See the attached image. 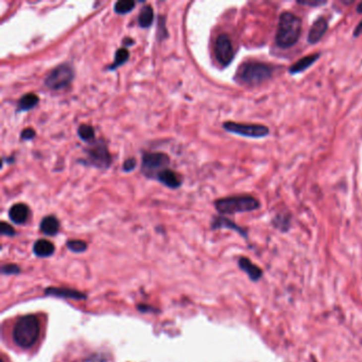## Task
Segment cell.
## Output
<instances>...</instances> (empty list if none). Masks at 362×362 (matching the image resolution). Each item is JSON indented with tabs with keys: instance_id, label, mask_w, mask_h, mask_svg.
<instances>
[{
	"instance_id": "11",
	"label": "cell",
	"mask_w": 362,
	"mask_h": 362,
	"mask_svg": "<svg viewBox=\"0 0 362 362\" xmlns=\"http://www.w3.org/2000/svg\"><path fill=\"white\" fill-rule=\"evenodd\" d=\"M321 56L322 55L320 54V52H315V54H311V55H308V56L301 58L296 63H293L289 67L288 72L291 75H296V74L306 71L307 69L310 68L312 65H314L316 62L319 61Z\"/></svg>"
},
{
	"instance_id": "19",
	"label": "cell",
	"mask_w": 362,
	"mask_h": 362,
	"mask_svg": "<svg viewBox=\"0 0 362 362\" xmlns=\"http://www.w3.org/2000/svg\"><path fill=\"white\" fill-rule=\"evenodd\" d=\"M272 224L278 231L288 232L291 228V215L285 212L277 213L272 219Z\"/></svg>"
},
{
	"instance_id": "6",
	"label": "cell",
	"mask_w": 362,
	"mask_h": 362,
	"mask_svg": "<svg viewBox=\"0 0 362 362\" xmlns=\"http://www.w3.org/2000/svg\"><path fill=\"white\" fill-rule=\"evenodd\" d=\"M169 156L165 153H145L142 155L141 171L148 178H154L158 173L167 169L166 167L169 165Z\"/></svg>"
},
{
	"instance_id": "23",
	"label": "cell",
	"mask_w": 362,
	"mask_h": 362,
	"mask_svg": "<svg viewBox=\"0 0 362 362\" xmlns=\"http://www.w3.org/2000/svg\"><path fill=\"white\" fill-rule=\"evenodd\" d=\"M79 137L86 142H92L95 139V130L93 126L87 124H82L78 129Z\"/></svg>"
},
{
	"instance_id": "30",
	"label": "cell",
	"mask_w": 362,
	"mask_h": 362,
	"mask_svg": "<svg viewBox=\"0 0 362 362\" xmlns=\"http://www.w3.org/2000/svg\"><path fill=\"white\" fill-rule=\"evenodd\" d=\"M135 166H136V162H135V160H133V158H130V160H126L123 164V170L124 171H132Z\"/></svg>"
},
{
	"instance_id": "2",
	"label": "cell",
	"mask_w": 362,
	"mask_h": 362,
	"mask_svg": "<svg viewBox=\"0 0 362 362\" xmlns=\"http://www.w3.org/2000/svg\"><path fill=\"white\" fill-rule=\"evenodd\" d=\"M303 31V21L297 14L284 11L278 17L275 44L281 49H290L300 41Z\"/></svg>"
},
{
	"instance_id": "18",
	"label": "cell",
	"mask_w": 362,
	"mask_h": 362,
	"mask_svg": "<svg viewBox=\"0 0 362 362\" xmlns=\"http://www.w3.org/2000/svg\"><path fill=\"white\" fill-rule=\"evenodd\" d=\"M60 223L55 216H47L41 221L40 229L47 236H55L59 232Z\"/></svg>"
},
{
	"instance_id": "20",
	"label": "cell",
	"mask_w": 362,
	"mask_h": 362,
	"mask_svg": "<svg viewBox=\"0 0 362 362\" xmlns=\"http://www.w3.org/2000/svg\"><path fill=\"white\" fill-rule=\"evenodd\" d=\"M153 16H154V12L152 6L147 4L145 6H142V9L140 10V13L138 15V24L141 28H148L151 25H152L153 21Z\"/></svg>"
},
{
	"instance_id": "27",
	"label": "cell",
	"mask_w": 362,
	"mask_h": 362,
	"mask_svg": "<svg viewBox=\"0 0 362 362\" xmlns=\"http://www.w3.org/2000/svg\"><path fill=\"white\" fill-rule=\"evenodd\" d=\"M0 231H1V234L4 236H14L15 235L14 229L11 225H9L5 222H1V225H0Z\"/></svg>"
},
{
	"instance_id": "9",
	"label": "cell",
	"mask_w": 362,
	"mask_h": 362,
	"mask_svg": "<svg viewBox=\"0 0 362 362\" xmlns=\"http://www.w3.org/2000/svg\"><path fill=\"white\" fill-rule=\"evenodd\" d=\"M214 50L217 61L222 67H228L232 64L235 57V51H234L231 37L228 34L223 33L217 37Z\"/></svg>"
},
{
	"instance_id": "3",
	"label": "cell",
	"mask_w": 362,
	"mask_h": 362,
	"mask_svg": "<svg viewBox=\"0 0 362 362\" xmlns=\"http://www.w3.org/2000/svg\"><path fill=\"white\" fill-rule=\"evenodd\" d=\"M40 331V321L36 316L32 314L21 316L13 328V340L20 348L30 349L37 341Z\"/></svg>"
},
{
	"instance_id": "8",
	"label": "cell",
	"mask_w": 362,
	"mask_h": 362,
	"mask_svg": "<svg viewBox=\"0 0 362 362\" xmlns=\"http://www.w3.org/2000/svg\"><path fill=\"white\" fill-rule=\"evenodd\" d=\"M86 162L99 169H107L112 163V157L105 144L101 140L96 141L86 150Z\"/></svg>"
},
{
	"instance_id": "12",
	"label": "cell",
	"mask_w": 362,
	"mask_h": 362,
	"mask_svg": "<svg viewBox=\"0 0 362 362\" xmlns=\"http://www.w3.org/2000/svg\"><path fill=\"white\" fill-rule=\"evenodd\" d=\"M238 265L239 268L244 271V272L247 274V276L250 277V280L253 282H257L259 281L260 278L262 277V270L258 267L254 265V263L246 257H241L238 260Z\"/></svg>"
},
{
	"instance_id": "4",
	"label": "cell",
	"mask_w": 362,
	"mask_h": 362,
	"mask_svg": "<svg viewBox=\"0 0 362 362\" xmlns=\"http://www.w3.org/2000/svg\"><path fill=\"white\" fill-rule=\"evenodd\" d=\"M215 207L221 215H234L257 210L260 208V202L253 195L240 194L217 200Z\"/></svg>"
},
{
	"instance_id": "5",
	"label": "cell",
	"mask_w": 362,
	"mask_h": 362,
	"mask_svg": "<svg viewBox=\"0 0 362 362\" xmlns=\"http://www.w3.org/2000/svg\"><path fill=\"white\" fill-rule=\"evenodd\" d=\"M223 129L232 134L247 138H265L270 135V129L267 125L256 123H240L228 121L223 123Z\"/></svg>"
},
{
	"instance_id": "10",
	"label": "cell",
	"mask_w": 362,
	"mask_h": 362,
	"mask_svg": "<svg viewBox=\"0 0 362 362\" xmlns=\"http://www.w3.org/2000/svg\"><path fill=\"white\" fill-rule=\"evenodd\" d=\"M328 30V20L326 17L319 16L316 18L309 29V32L307 35V43L310 45H315L319 43L324 35L326 34Z\"/></svg>"
},
{
	"instance_id": "28",
	"label": "cell",
	"mask_w": 362,
	"mask_h": 362,
	"mask_svg": "<svg viewBox=\"0 0 362 362\" xmlns=\"http://www.w3.org/2000/svg\"><path fill=\"white\" fill-rule=\"evenodd\" d=\"M3 274H17L19 273V267L16 265H5L2 267Z\"/></svg>"
},
{
	"instance_id": "24",
	"label": "cell",
	"mask_w": 362,
	"mask_h": 362,
	"mask_svg": "<svg viewBox=\"0 0 362 362\" xmlns=\"http://www.w3.org/2000/svg\"><path fill=\"white\" fill-rule=\"evenodd\" d=\"M135 6L134 1H130V0H121V1H117L115 3L114 10L117 14H126L131 12Z\"/></svg>"
},
{
	"instance_id": "14",
	"label": "cell",
	"mask_w": 362,
	"mask_h": 362,
	"mask_svg": "<svg viewBox=\"0 0 362 362\" xmlns=\"http://www.w3.org/2000/svg\"><path fill=\"white\" fill-rule=\"evenodd\" d=\"M157 179L164 185L169 188H173V189H175V188H179L181 184H182V181H181L180 177L175 171H172L170 169H165L162 172L158 173Z\"/></svg>"
},
{
	"instance_id": "32",
	"label": "cell",
	"mask_w": 362,
	"mask_h": 362,
	"mask_svg": "<svg viewBox=\"0 0 362 362\" xmlns=\"http://www.w3.org/2000/svg\"><path fill=\"white\" fill-rule=\"evenodd\" d=\"M356 11H357L358 14H362V1L358 3V5L356 7Z\"/></svg>"
},
{
	"instance_id": "25",
	"label": "cell",
	"mask_w": 362,
	"mask_h": 362,
	"mask_svg": "<svg viewBox=\"0 0 362 362\" xmlns=\"http://www.w3.org/2000/svg\"><path fill=\"white\" fill-rule=\"evenodd\" d=\"M67 247L73 253H82L87 248V244L82 240H69L67 241Z\"/></svg>"
},
{
	"instance_id": "7",
	"label": "cell",
	"mask_w": 362,
	"mask_h": 362,
	"mask_svg": "<svg viewBox=\"0 0 362 362\" xmlns=\"http://www.w3.org/2000/svg\"><path fill=\"white\" fill-rule=\"evenodd\" d=\"M74 72L69 64H61L52 70L45 79V85L54 90L68 86L73 80Z\"/></svg>"
},
{
	"instance_id": "1",
	"label": "cell",
	"mask_w": 362,
	"mask_h": 362,
	"mask_svg": "<svg viewBox=\"0 0 362 362\" xmlns=\"http://www.w3.org/2000/svg\"><path fill=\"white\" fill-rule=\"evenodd\" d=\"M274 71L273 65L256 60H247L238 67L234 79L240 85L257 87L272 79Z\"/></svg>"
},
{
	"instance_id": "31",
	"label": "cell",
	"mask_w": 362,
	"mask_h": 362,
	"mask_svg": "<svg viewBox=\"0 0 362 362\" xmlns=\"http://www.w3.org/2000/svg\"><path fill=\"white\" fill-rule=\"evenodd\" d=\"M360 35H362V20H360L358 22V25L356 26L355 29H354V32H353V36L355 37V39H357V37H359Z\"/></svg>"
},
{
	"instance_id": "13",
	"label": "cell",
	"mask_w": 362,
	"mask_h": 362,
	"mask_svg": "<svg viewBox=\"0 0 362 362\" xmlns=\"http://www.w3.org/2000/svg\"><path fill=\"white\" fill-rule=\"evenodd\" d=\"M30 210L29 207L24 203H17L14 204L9 210V217L11 221L16 224H24L29 218Z\"/></svg>"
},
{
	"instance_id": "17",
	"label": "cell",
	"mask_w": 362,
	"mask_h": 362,
	"mask_svg": "<svg viewBox=\"0 0 362 362\" xmlns=\"http://www.w3.org/2000/svg\"><path fill=\"white\" fill-rule=\"evenodd\" d=\"M212 228L215 229V230L216 229H223V228H225V229H231L233 231H236L237 233H239L240 235L242 236V237H244L245 239L247 238V232L244 229L240 228V226H238L236 223H234L233 221L229 220V219L223 218V217H217V218H215V221H214V223L212 225Z\"/></svg>"
},
{
	"instance_id": "21",
	"label": "cell",
	"mask_w": 362,
	"mask_h": 362,
	"mask_svg": "<svg viewBox=\"0 0 362 362\" xmlns=\"http://www.w3.org/2000/svg\"><path fill=\"white\" fill-rule=\"evenodd\" d=\"M39 103V97L35 94H27L22 96L18 101V110L19 111H29L36 107Z\"/></svg>"
},
{
	"instance_id": "33",
	"label": "cell",
	"mask_w": 362,
	"mask_h": 362,
	"mask_svg": "<svg viewBox=\"0 0 362 362\" xmlns=\"http://www.w3.org/2000/svg\"><path fill=\"white\" fill-rule=\"evenodd\" d=\"M1 362H3V360H1Z\"/></svg>"
},
{
	"instance_id": "22",
	"label": "cell",
	"mask_w": 362,
	"mask_h": 362,
	"mask_svg": "<svg viewBox=\"0 0 362 362\" xmlns=\"http://www.w3.org/2000/svg\"><path fill=\"white\" fill-rule=\"evenodd\" d=\"M130 58V52L127 49L125 48H121V49H118L116 55H115V60H114V63H113L111 66H110V69H116L117 67L123 65L127 60H129Z\"/></svg>"
},
{
	"instance_id": "29",
	"label": "cell",
	"mask_w": 362,
	"mask_h": 362,
	"mask_svg": "<svg viewBox=\"0 0 362 362\" xmlns=\"http://www.w3.org/2000/svg\"><path fill=\"white\" fill-rule=\"evenodd\" d=\"M20 136H21L22 140H30V139L34 138L35 131L33 129H31V127H28V129H26V130H24L21 132Z\"/></svg>"
},
{
	"instance_id": "26",
	"label": "cell",
	"mask_w": 362,
	"mask_h": 362,
	"mask_svg": "<svg viewBox=\"0 0 362 362\" xmlns=\"http://www.w3.org/2000/svg\"><path fill=\"white\" fill-rule=\"evenodd\" d=\"M297 3L300 5L309 7H319L327 4V1L326 0H299V1H297Z\"/></svg>"
},
{
	"instance_id": "15",
	"label": "cell",
	"mask_w": 362,
	"mask_h": 362,
	"mask_svg": "<svg viewBox=\"0 0 362 362\" xmlns=\"http://www.w3.org/2000/svg\"><path fill=\"white\" fill-rule=\"evenodd\" d=\"M46 294L47 296L68 298V299H73V300L86 299L85 294H83L79 291L72 290V289H67V288H48V289H46Z\"/></svg>"
},
{
	"instance_id": "16",
	"label": "cell",
	"mask_w": 362,
	"mask_h": 362,
	"mask_svg": "<svg viewBox=\"0 0 362 362\" xmlns=\"http://www.w3.org/2000/svg\"><path fill=\"white\" fill-rule=\"evenodd\" d=\"M55 245L46 239H39L34 243L33 252L39 257H49L55 253Z\"/></svg>"
}]
</instances>
